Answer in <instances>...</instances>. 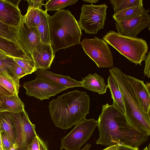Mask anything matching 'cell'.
I'll list each match as a JSON object with an SVG mask.
<instances>
[{
    "mask_svg": "<svg viewBox=\"0 0 150 150\" xmlns=\"http://www.w3.org/2000/svg\"><path fill=\"white\" fill-rule=\"evenodd\" d=\"M8 69L12 75L19 79L27 75L23 69L15 61L9 66Z\"/></svg>",
    "mask_w": 150,
    "mask_h": 150,
    "instance_id": "obj_31",
    "label": "cell"
},
{
    "mask_svg": "<svg viewBox=\"0 0 150 150\" xmlns=\"http://www.w3.org/2000/svg\"><path fill=\"white\" fill-rule=\"evenodd\" d=\"M107 6L105 4L95 5L83 4L78 22L81 30L86 33L95 34L104 28L106 18Z\"/></svg>",
    "mask_w": 150,
    "mask_h": 150,
    "instance_id": "obj_6",
    "label": "cell"
},
{
    "mask_svg": "<svg viewBox=\"0 0 150 150\" xmlns=\"http://www.w3.org/2000/svg\"><path fill=\"white\" fill-rule=\"evenodd\" d=\"M0 84L13 95L18 96L19 79L6 70L0 72Z\"/></svg>",
    "mask_w": 150,
    "mask_h": 150,
    "instance_id": "obj_20",
    "label": "cell"
},
{
    "mask_svg": "<svg viewBox=\"0 0 150 150\" xmlns=\"http://www.w3.org/2000/svg\"><path fill=\"white\" fill-rule=\"evenodd\" d=\"M54 56L50 44L41 42L33 51L31 57L36 70L50 69Z\"/></svg>",
    "mask_w": 150,
    "mask_h": 150,
    "instance_id": "obj_15",
    "label": "cell"
},
{
    "mask_svg": "<svg viewBox=\"0 0 150 150\" xmlns=\"http://www.w3.org/2000/svg\"><path fill=\"white\" fill-rule=\"evenodd\" d=\"M143 150H149V149L147 147V146H146L144 149Z\"/></svg>",
    "mask_w": 150,
    "mask_h": 150,
    "instance_id": "obj_44",
    "label": "cell"
},
{
    "mask_svg": "<svg viewBox=\"0 0 150 150\" xmlns=\"http://www.w3.org/2000/svg\"><path fill=\"white\" fill-rule=\"evenodd\" d=\"M29 8H41L42 6L44 5L42 0H27Z\"/></svg>",
    "mask_w": 150,
    "mask_h": 150,
    "instance_id": "obj_34",
    "label": "cell"
},
{
    "mask_svg": "<svg viewBox=\"0 0 150 150\" xmlns=\"http://www.w3.org/2000/svg\"><path fill=\"white\" fill-rule=\"evenodd\" d=\"M80 81L82 87L99 94L106 93L108 87L105 84L103 78L96 73L89 74Z\"/></svg>",
    "mask_w": 150,
    "mask_h": 150,
    "instance_id": "obj_17",
    "label": "cell"
},
{
    "mask_svg": "<svg viewBox=\"0 0 150 150\" xmlns=\"http://www.w3.org/2000/svg\"><path fill=\"white\" fill-rule=\"evenodd\" d=\"M98 121L86 118L78 122L74 128L61 140L60 149L80 150L90 138L97 126Z\"/></svg>",
    "mask_w": 150,
    "mask_h": 150,
    "instance_id": "obj_7",
    "label": "cell"
},
{
    "mask_svg": "<svg viewBox=\"0 0 150 150\" xmlns=\"http://www.w3.org/2000/svg\"><path fill=\"white\" fill-rule=\"evenodd\" d=\"M37 77L56 84L69 88L76 87H82L81 81H77L69 76L54 73L47 69H39L35 71Z\"/></svg>",
    "mask_w": 150,
    "mask_h": 150,
    "instance_id": "obj_16",
    "label": "cell"
},
{
    "mask_svg": "<svg viewBox=\"0 0 150 150\" xmlns=\"http://www.w3.org/2000/svg\"><path fill=\"white\" fill-rule=\"evenodd\" d=\"M110 74L114 77L121 92L127 122L130 126L139 132L149 136L150 115L143 112L123 73L119 68L113 67Z\"/></svg>",
    "mask_w": 150,
    "mask_h": 150,
    "instance_id": "obj_4",
    "label": "cell"
},
{
    "mask_svg": "<svg viewBox=\"0 0 150 150\" xmlns=\"http://www.w3.org/2000/svg\"><path fill=\"white\" fill-rule=\"evenodd\" d=\"M14 62L13 57H9L5 59H0V72L5 70L11 74L8 69V67Z\"/></svg>",
    "mask_w": 150,
    "mask_h": 150,
    "instance_id": "obj_32",
    "label": "cell"
},
{
    "mask_svg": "<svg viewBox=\"0 0 150 150\" xmlns=\"http://www.w3.org/2000/svg\"><path fill=\"white\" fill-rule=\"evenodd\" d=\"M0 150H4L1 142V128H0Z\"/></svg>",
    "mask_w": 150,
    "mask_h": 150,
    "instance_id": "obj_43",
    "label": "cell"
},
{
    "mask_svg": "<svg viewBox=\"0 0 150 150\" xmlns=\"http://www.w3.org/2000/svg\"><path fill=\"white\" fill-rule=\"evenodd\" d=\"M77 0H49L44 4L45 11H58L63 9L66 6L75 4Z\"/></svg>",
    "mask_w": 150,
    "mask_h": 150,
    "instance_id": "obj_28",
    "label": "cell"
},
{
    "mask_svg": "<svg viewBox=\"0 0 150 150\" xmlns=\"http://www.w3.org/2000/svg\"><path fill=\"white\" fill-rule=\"evenodd\" d=\"M144 60L145 66L144 73V76L146 75L150 78V51L148 52V54L146 56Z\"/></svg>",
    "mask_w": 150,
    "mask_h": 150,
    "instance_id": "obj_35",
    "label": "cell"
},
{
    "mask_svg": "<svg viewBox=\"0 0 150 150\" xmlns=\"http://www.w3.org/2000/svg\"><path fill=\"white\" fill-rule=\"evenodd\" d=\"M42 8H28L26 13L23 16L24 23L29 28H37L41 19Z\"/></svg>",
    "mask_w": 150,
    "mask_h": 150,
    "instance_id": "obj_25",
    "label": "cell"
},
{
    "mask_svg": "<svg viewBox=\"0 0 150 150\" xmlns=\"http://www.w3.org/2000/svg\"><path fill=\"white\" fill-rule=\"evenodd\" d=\"M18 146L17 144L15 143L11 147L9 150H17Z\"/></svg>",
    "mask_w": 150,
    "mask_h": 150,
    "instance_id": "obj_41",
    "label": "cell"
},
{
    "mask_svg": "<svg viewBox=\"0 0 150 150\" xmlns=\"http://www.w3.org/2000/svg\"><path fill=\"white\" fill-rule=\"evenodd\" d=\"M84 52L99 68L113 67L112 55L108 44L95 36L93 39H83L81 43Z\"/></svg>",
    "mask_w": 150,
    "mask_h": 150,
    "instance_id": "obj_8",
    "label": "cell"
},
{
    "mask_svg": "<svg viewBox=\"0 0 150 150\" xmlns=\"http://www.w3.org/2000/svg\"><path fill=\"white\" fill-rule=\"evenodd\" d=\"M27 150H48L47 143L36 136L28 146Z\"/></svg>",
    "mask_w": 150,
    "mask_h": 150,
    "instance_id": "obj_30",
    "label": "cell"
},
{
    "mask_svg": "<svg viewBox=\"0 0 150 150\" xmlns=\"http://www.w3.org/2000/svg\"><path fill=\"white\" fill-rule=\"evenodd\" d=\"M0 50L13 57L32 59L18 44L0 37Z\"/></svg>",
    "mask_w": 150,
    "mask_h": 150,
    "instance_id": "obj_19",
    "label": "cell"
},
{
    "mask_svg": "<svg viewBox=\"0 0 150 150\" xmlns=\"http://www.w3.org/2000/svg\"><path fill=\"white\" fill-rule=\"evenodd\" d=\"M83 1L85 2H87L88 3H91L93 4L94 3L96 4V2H98L99 0H83Z\"/></svg>",
    "mask_w": 150,
    "mask_h": 150,
    "instance_id": "obj_40",
    "label": "cell"
},
{
    "mask_svg": "<svg viewBox=\"0 0 150 150\" xmlns=\"http://www.w3.org/2000/svg\"><path fill=\"white\" fill-rule=\"evenodd\" d=\"M12 95H13L12 93L4 88L0 84V97L4 96Z\"/></svg>",
    "mask_w": 150,
    "mask_h": 150,
    "instance_id": "obj_37",
    "label": "cell"
},
{
    "mask_svg": "<svg viewBox=\"0 0 150 150\" xmlns=\"http://www.w3.org/2000/svg\"><path fill=\"white\" fill-rule=\"evenodd\" d=\"M23 18L17 27V42L24 52L31 57L33 51L41 43L40 36L37 28L28 27Z\"/></svg>",
    "mask_w": 150,
    "mask_h": 150,
    "instance_id": "obj_12",
    "label": "cell"
},
{
    "mask_svg": "<svg viewBox=\"0 0 150 150\" xmlns=\"http://www.w3.org/2000/svg\"><path fill=\"white\" fill-rule=\"evenodd\" d=\"M98 127L99 138L97 144L104 146L123 144L139 147L149 139L148 136L140 133L129 125L123 112L112 104L102 106Z\"/></svg>",
    "mask_w": 150,
    "mask_h": 150,
    "instance_id": "obj_1",
    "label": "cell"
},
{
    "mask_svg": "<svg viewBox=\"0 0 150 150\" xmlns=\"http://www.w3.org/2000/svg\"><path fill=\"white\" fill-rule=\"evenodd\" d=\"M149 9H145L139 16L123 21L116 22L117 33L125 36L136 38L142 30L150 26Z\"/></svg>",
    "mask_w": 150,
    "mask_h": 150,
    "instance_id": "obj_11",
    "label": "cell"
},
{
    "mask_svg": "<svg viewBox=\"0 0 150 150\" xmlns=\"http://www.w3.org/2000/svg\"><path fill=\"white\" fill-rule=\"evenodd\" d=\"M90 99L86 91L64 93L49 103L48 108L55 126L68 129L89 114Z\"/></svg>",
    "mask_w": 150,
    "mask_h": 150,
    "instance_id": "obj_2",
    "label": "cell"
},
{
    "mask_svg": "<svg viewBox=\"0 0 150 150\" xmlns=\"http://www.w3.org/2000/svg\"></svg>",
    "mask_w": 150,
    "mask_h": 150,
    "instance_id": "obj_45",
    "label": "cell"
},
{
    "mask_svg": "<svg viewBox=\"0 0 150 150\" xmlns=\"http://www.w3.org/2000/svg\"><path fill=\"white\" fill-rule=\"evenodd\" d=\"M103 40L136 65L141 66L142 62L145 60L148 47L146 41L142 38L123 36L111 30L103 37Z\"/></svg>",
    "mask_w": 150,
    "mask_h": 150,
    "instance_id": "obj_5",
    "label": "cell"
},
{
    "mask_svg": "<svg viewBox=\"0 0 150 150\" xmlns=\"http://www.w3.org/2000/svg\"><path fill=\"white\" fill-rule=\"evenodd\" d=\"M125 77L133 91L139 105L144 112L150 115V83L125 74Z\"/></svg>",
    "mask_w": 150,
    "mask_h": 150,
    "instance_id": "obj_13",
    "label": "cell"
},
{
    "mask_svg": "<svg viewBox=\"0 0 150 150\" xmlns=\"http://www.w3.org/2000/svg\"><path fill=\"white\" fill-rule=\"evenodd\" d=\"M49 15L47 11L42 9L41 22L37 28L40 35L41 42L44 43L50 44L48 21Z\"/></svg>",
    "mask_w": 150,
    "mask_h": 150,
    "instance_id": "obj_23",
    "label": "cell"
},
{
    "mask_svg": "<svg viewBox=\"0 0 150 150\" xmlns=\"http://www.w3.org/2000/svg\"><path fill=\"white\" fill-rule=\"evenodd\" d=\"M14 61L24 70L27 74H31L36 70L33 59L13 57Z\"/></svg>",
    "mask_w": 150,
    "mask_h": 150,
    "instance_id": "obj_29",
    "label": "cell"
},
{
    "mask_svg": "<svg viewBox=\"0 0 150 150\" xmlns=\"http://www.w3.org/2000/svg\"><path fill=\"white\" fill-rule=\"evenodd\" d=\"M17 31V27L6 24L0 21V37L18 45Z\"/></svg>",
    "mask_w": 150,
    "mask_h": 150,
    "instance_id": "obj_27",
    "label": "cell"
},
{
    "mask_svg": "<svg viewBox=\"0 0 150 150\" xmlns=\"http://www.w3.org/2000/svg\"><path fill=\"white\" fill-rule=\"evenodd\" d=\"M145 10L143 7L130 8L114 13L112 16L116 22L123 21L140 16Z\"/></svg>",
    "mask_w": 150,
    "mask_h": 150,
    "instance_id": "obj_24",
    "label": "cell"
},
{
    "mask_svg": "<svg viewBox=\"0 0 150 150\" xmlns=\"http://www.w3.org/2000/svg\"><path fill=\"white\" fill-rule=\"evenodd\" d=\"M50 44L54 53L59 50L80 44L82 34L78 23L68 10L56 11L48 16Z\"/></svg>",
    "mask_w": 150,
    "mask_h": 150,
    "instance_id": "obj_3",
    "label": "cell"
},
{
    "mask_svg": "<svg viewBox=\"0 0 150 150\" xmlns=\"http://www.w3.org/2000/svg\"><path fill=\"white\" fill-rule=\"evenodd\" d=\"M11 113L15 125L17 150H27L29 145L38 135L35 125L30 122L25 109L18 113Z\"/></svg>",
    "mask_w": 150,
    "mask_h": 150,
    "instance_id": "obj_9",
    "label": "cell"
},
{
    "mask_svg": "<svg viewBox=\"0 0 150 150\" xmlns=\"http://www.w3.org/2000/svg\"><path fill=\"white\" fill-rule=\"evenodd\" d=\"M1 142L4 150H9L13 144L11 142L7 134L4 132L1 131Z\"/></svg>",
    "mask_w": 150,
    "mask_h": 150,
    "instance_id": "obj_33",
    "label": "cell"
},
{
    "mask_svg": "<svg viewBox=\"0 0 150 150\" xmlns=\"http://www.w3.org/2000/svg\"><path fill=\"white\" fill-rule=\"evenodd\" d=\"M91 146V144H87L83 148L80 150H88Z\"/></svg>",
    "mask_w": 150,
    "mask_h": 150,
    "instance_id": "obj_42",
    "label": "cell"
},
{
    "mask_svg": "<svg viewBox=\"0 0 150 150\" xmlns=\"http://www.w3.org/2000/svg\"><path fill=\"white\" fill-rule=\"evenodd\" d=\"M0 112L16 113L24 109V103L18 96H3L0 97Z\"/></svg>",
    "mask_w": 150,
    "mask_h": 150,
    "instance_id": "obj_18",
    "label": "cell"
},
{
    "mask_svg": "<svg viewBox=\"0 0 150 150\" xmlns=\"http://www.w3.org/2000/svg\"><path fill=\"white\" fill-rule=\"evenodd\" d=\"M117 150H139L138 147L132 146L123 144H117Z\"/></svg>",
    "mask_w": 150,
    "mask_h": 150,
    "instance_id": "obj_36",
    "label": "cell"
},
{
    "mask_svg": "<svg viewBox=\"0 0 150 150\" xmlns=\"http://www.w3.org/2000/svg\"><path fill=\"white\" fill-rule=\"evenodd\" d=\"M118 145L117 144L109 146L103 150H117Z\"/></svg>",
    "mask_w": 150,
    "mask_h": 150,
    "instance_id": "obj_38",
    "label": "cell"
},
{
    "mask_svg": "<svg viewBox=\"0 0 150 150\" xmlns=\"http://www.w3.org/2000/svg\"><path fill=\"white\" fill-rule=\"evenodd\" d=\"M1 131L4 132L12 143H16V134L14 122L11 113L0 112Z\"/></svg>",
    "mask_w": 150,
    "mask_h": 150,
    "instance_id": "obj_21",
    "label": "cell"
},
{
    "mask_svg": "<svg viewBox=\"0 0 150 150\" xmlns=\"http://www.w3.org/2000/svg\"><path fill=\"white\" fill-rule=\"evenodd\" d=\"M9 57L12 56L0 50V59H4Z\"/></svg>",
    "mask_w": 150,
    "mask_h": 150,
    "instance_id": "obj_39",
    "label": "cell"
},
{
    "mask_svg": "<svg viewBox=\"0 0 150 150\" xmlns=\"http://www.w3.org/2000/svg\"><path fill=\"white\" fill-rule=\"evenodd\" d=\"M16 4L9 1L0 0V21L10 26L17 27L23 18Z\"/></svg>",
    "mask_w": 150,
    "mask_h": 150,
    "instance_id": "obj_14",
    "label": "cell"
},
{
    "mask_svg": "<svg viewBox=\"0 0 150 150\" xmlns=\"http://www.w3.org/2000/svg\"><path fill=\"white\" fill-rule=\"evenodd\" d=\"M26 95L42 100L49 99L62 91L69 88L36 77L35 80L25 82L23 85Z\"/></svg>",
    "mask_w": 150,
    "mask_h": 150,
    "instance_id": "obj_10",
    "label": "cell"
},
{
    "mask_svg": "<svg viewBox=\"0 0 150 150\" xmlns=\"http://www.w3.org/2000/svg\"><path fill=\"white\" fill-rule=\"evenodd\" d=\"M107 85L113 100V104L125 114V109L122 93L116 81L111 74L108 78Z\"/></svg>",
    "mask_w": 150,
    "mask_h": 150,
    "instance_id": "obj_22",
    "label": "cell"
},
{
    "mask_svg": "<svg viewBox=\"0 0 150 150\" xmlns=\"http://www.w3.org/2000/svg\"><path fill=\"white\" fill-rule=\"evenodd\" d=\"M114 13L132 8L143 7L142 0H110Z\"/></svg>",
    "mask_w": 150,
    "mask_h": 150,
    "instance_id": "obj_26",
    "label": "cell"
}]
</instances>
